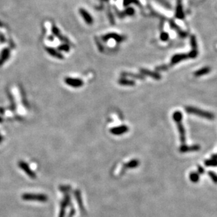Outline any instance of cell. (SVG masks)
Masks as SVG:
<instances>
[{
    "label": "cell",
    "instance_id": "6da1fadb",
    "mask_svg": "<svg viewBox=\"0 0 217 217\" xmlns=\"http://www.w3.org/2000/svg\"><path fill=\"white\" fill-rule=\"evenodd\" d=\"M182 114L180 111H176L173 115V117L175 122H177V127H178L179 131L180 133V139L181 141L183 144L186 143V131L182 124Z\"/></svg>",
    "mask_w": 217,
    "mask_h": 217
},
{
    "label": "cell",
    "instance_id": "7a4b0ae2",
    "mask_svg": "<svg viewBox=\"0 0 217 217\" xmlns=\"http://www.w3.org/2000/svg\"><path fill=\"white\" fill-rule=\"evenodd\" d=\"M186 110L188 113L196 115H198V116L202 117L203 118H205V119H210V120H212V119H214V115L213 113H209V112L200 110V109L197 108L188 106V107L186 108Z\"/></svg>",
    "mask_w": 217,
    "mask_h": 217
},
{
    "label": "cell",
    "instance_id": "3957f363",
    "mask_svg": "<svg viewBox=\"0 0 217 217\" xmlns=\"http://www.w3.org/2000/svg\"><path fill=\"white\" fill-rule=\"evenodd\" d=\"M190 43L191 46H192V51L189 53L188 57L190 58H195L198 56V46H197L196 37L194 35L191 36Z\"/></svg>",
    "mask_w": 217,
    "mask_h": 217
},
{
    "label": "cell",
    "instance_id": "277c9868",
    "mask_svg": "<svg viewBox=\"0 0 217 217\" xmlns=\"http://www.w3.org/2000/svg\"><path fill=\"white\" fill-rule=\"evenodd\" d=\"M129 131V127H127V126L122 125L119 126L117 127H114V128L110 129V132H111L114 135H122L123 133H126L127 131Z\"/></svg>",
    "mask_w": 217,
    "mask_h": 217
},
{
    "label": "cell",
    "instance_id": "5b68a950",
    "mask_svg": "<svg viewBox=\"0 0 217 217\" xmlns=\"http://www.w3.org/2000/svg\"><path fill=\"white\" fill-rule=\"evenodd\" d=\"M65 82L68 85L73 87H80L83 85V82L79 79H72V78H66Z\"/></svg>",
    "mask_w": 217,
    "mask_h": 217
},
{
    "label": "cell",
    "instance_id": "8992f818",
    "mask_svg": "<svg viewBox=\"0 0 217 217\" xmlns=\"http://www.w3.org/2000/svg\"><path fill=\"white\" fill-rule=\"evenodd\" d=\"M102 38L104 41H108L110 39H113L117 42H121L124 40V37L122 36L116 34V33H109V34L104 35Z\"/></svg>",
    "mask_w": 217,
    "mask_h": 217
},
{
    "label": "cell",
    "instance_id": "52a82bcc",
    "mask_svg": "<svg viewBox=\"0 0 217 217\" xmlns=\"http://www.w3.org/2000/svg\"><path fill=\"white\" fill-rule=\"evenodd\" d=\"M188 58V55L184 54H177L174 56L172 57L171 60V66H174V65L177 64V63H179L181 60H185V59Z\"/></svg>",
    "mask_w": 217,
    "mask_h": 217
},
{
    "label": "cell",
    "instance_id": "ba28073f",
    "mask_svg": "<svg viewBox=\"0 0 217 217\" xmlns=\"http://www.w3.org/2000/svg\"><path fill=\"white\" fill-rule=\"evenodd\" d=\"M200 149V146L198 145H193L190 146H188L186 145H182L180 148V151L181 153H187V152L197 151Z\"/></svg>",
    "mask_w": 217,
    "mask_h": 217
},
{
    "label": "cell",
    "instance_id": "9c48e42d",
    "mask_svg": "<svg viewBox=\"0 0 217 217\" xmlns=\"http://www.w3.org/2000/svg\"><path fill=\"white\" fill-rule=\"evenodd\" d=\"M176 18H177L179 19H184V13L183 11L181 0H178L177 1V9H176Z\"/></svg>",
    "mask_w": 217,
    "mask_h": 217
},
{
    "label": "cell",
    "instance_id": "30bf717a",
    "mask_svg": "<svg viewBox=\"0 0 217 217\" xmlns=\"http://www.w3.org/2000/svg\"><path fill=\"white\" fill-rule=\"evenodd\" d=\"M141 73L143 74V75L152 77L153 79H155V80H160L161 78V76L160 74H158L157 72H152V71L148 70L147 69H141Z\"/></svg>",
    "mask_w": 217,
    "mask_h": 217
},
{
    "label": "cell",
    "instance_id": "8fae6325",
    "mask_svg": "<svg viewBox=\"0 0 217 217\" xmlns=\"http://www.w3.org/2000/svg\"><path fill=\"white\" fill-rule=\"evenodd\" d=\"M80 11V13H81V15L82 16L83 19H84V21H86V23L92 24V23H93V19L92 18L91 15L89 14L86 11H85L84 9H81Z\"/></svg>",
    "mask_w": 217,
    "mask_h": 217
},
{
    "label": "cell",
    "instance_id": "7c38bea8",
    "mask_svg": "<svg viewBox=\"0 0 217 217\" xmlns=\"http://www.w3.org/2000/svg\"><path fill=\"white\" fill-rule=\"evenodd\" d=\"M210 70L211 69L209 67H205V68H202V69L196 71V72L194 73V75L196 76V77H200V76H202L204 75H206V74H208L210 72Z\"/></svg>",
    "mask_w": 217,
    "mask_h": 217
},
{
    "label": "cell",
    "instance_id": "4fadbf2b",
    "mask_svg": "<svg viewBox=\"0 0 217 217\" xmlns=\"http://www.w3.org/2000/svg\"><path fill=\"white\" fill-rule=\"evenodd\" d=\"M121 75L122 77H131L132 78L138 79V80H144V77L143 75H137V74H133V73H129V72H122Z\"/></svg>",
    "mask_w": 217,
    "mask_h": 217
},
{
    "label": "cell",
    "instance_id": "5bb4252c",
    "mask_svg": "<svg viewBox=\"0 0 217 217\" xmlns=\"http://www.w3.org/2000/svg\"><path fill=\"white\" fill-rule=\"evenodd\" d=\"M119 84L121 85H124V86H133L135 84V82L132 80L121 78L119 80Z\"/></svg>",
    "mask_w": 217,
    "mask_h": 217
},
{
    "label": "cell",
    "instance_id": "9a60e30c",
    "mask_svg": "<svg viewBox=\"0 0 217 217\" xmlns=\"http://www.w3.org/2000/svg\"><path fill=\"white\" fill-rule=\"evenodd\" d=\"M139 162L136 160H133L124 165V168H135L139 166Z\"/></svg>",
    "mask_w": 217,
    "mask_h": 217
},
{
    "label": "cell",
    "instance_id": "2e32d148",
    "mask_svg": "<svg viewBox=\"0 0 217 217\" xmlns=\"http://www.w3.org/2000/svg\"><path fill=\"white\" fill-rule=\"evenodd\" d=\"M200 177H199V174L197 173L192 172L191 174H190V179L193 183H197L199 181Z\"/></svg>",
    "mask_w": 217,
    "mask_h": 217
},
{
    "label": "cell",
    "instance_id": "e0dca14e",
    "mask_svg": "<svg viewBox=\"0 0 217 217\" xmlns=\"http://www.w3.org/2000/svg\"><path fill=\"white\" fill-rule=\"evenodd\" d=\"M9 53V52L8 49H5V51H4V52H3L2 54H1V58H0V65L2 64V63L4 62V60L8 58Z\"/></svg>",
    "mask_w": 217,
    "mask_h": 217
},
{
    "label": "cell",
    "instance_id": "ac0fdd59",
    "mask_svg": "<svg viewBox=\"0 0 217 217\" xmlns=\"http://www.w3.org/2000/svg\"><path fill=\"white\" fill-rule=\"evenodd\" d=\"M206 166H217V160L214 158H212L211 160H208L205 161Z\"/></svg>",
    "mask_w": 217,
    "mask_h": 217
},
{
    "label": "cell",
    "instance_id": "d6986e66",
    "mask_svg": "<svg viewBox=\"0 0 217 217\" xmlns=\"http://www.w3.org/2000/svg\"><path fill=\"white\" fill-rule=\"evenodd\" d=\"M48 52L49 53V54H51V55L54 56H56L57 58H62L61 55H60V54H58V53L57 52V51H56L55 50L52 49V48H48L47 49Z\"/></svg>",
    "mask_w": 217,
    "mask_h": 217
},
{
    "label": "cell",
    "instance_id": "ffe728a7",
    "mask_svg": "<svg viewBox=\"0 0 217 217\" xmlns=\"http://www.w3.org/2000/svg\"><path fill=\"white\" fill-rule=\"evenodd\" d=\"M208 174H209V177H210L211 178H212V181H213L214 182V183H217V175H216V174H215V173L214 172V171H209V172H208Z\"/></svg>",
    "mask_w": 217,
    "mask_h": 217
},
{
    "label": "cell",
    "instance_id": "44dd1931",
    "mask_svg": "<svg viewBox=\"0 0 217 217\" xmlns=\"http://www.w3.org/2000/svg\"><path fill=\"white\" fill-rule=\"evenodd\" d=\"M168 38H169V35L167 33H162L160 35V39L162 41H167L168 40Z\"/></svg>",
    "mask_w": 217,
    "mask_h": 217
},
{
    "label": "cell",
    "instance_id": "7402d4cb",
    "mask_svg": "<svg viewBox=\"0 0 217 217\" xmlns=\"http://www.w3.org/2000/svg\"><path fill=\"white\" fill-rule=\"evenodd\" d=\"M168 68V66H159V67H157V68H155V70H157V71L158 70H167Z\"/></svg>",
    "mask_w": 217,
    "mask_h": 217
},
{
    "label": "cell",
    "instance_id": "603a6c76",
    "mask_svg": "<svg viewBox=\"0 0 217 217\" xmlns=\"http://www.w3.org/2000/svg\"><path fill=\"white\" fill-rule=\"evenodd\" d=\"M126 12L128 15H133L134 13V10L132 8H129L128 9L126 10Z\"/></svg>",
    "mask_w": 217,
    "mask_h": 217
},
{
    "label": "cell",
    "instance_id": "cb8c5ba5",
    "mask_svg": "<svg viewBox=\"0 0 217 217\" xmlns=\"http://www.w3.org/2000/svg\"><path fill=\"white\" fill-rule=\"evenodd\" d=\"M198 172H199V174H202L204 172V170L202 167H198Z\"/></svg>",
    "mask_w": 217,
    "mask_h": 217
},
{
    "label": "cell",
    "instance_id": "d4e9b609",
    "mask_svg": "<svg viewBox=\"0 0 217 217\" xmlns=\"http://www.w3.org/2000/svg\"><path fill=\"white\" fill-rule=\"evenodd\" d=\"M60 49L63 50V51H68V49H69V47H68L67 45H64V46H60Z\"/></svg>",
    "mask_w": 217,
    "mask_h": 217
},
{
    "label": "cell",
    "instance_id": "484cf974",
    "mask_svg": "<svg viewBox=\"0 0 217 217\" xmlns=\"http://www.w3.org/2000/svg\"><path fill=\"white\" fill-rule=\"evenodd\" d=\"M212 158H214V159H217V155H213V157H212Z\"/></svg>",
    "mask_w": 217,
    "mask_h": 217
}]
</instances>
